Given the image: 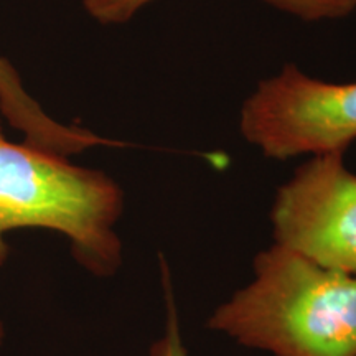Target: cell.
<instances>
[{
    "instance_id": "obj_3",
    "label": "cell",
    "mask_w": 356,
    "mask_h": 356,
    "mask_svg": "<svg viewBox=\"0 0 356 356\" xmlns=\"http://www.w3.org/2000/svg\"><path fill=\"white\" fill-rule=\"evenodd\" d=\"M239 129L267 159L345 154L356 140V81L327 83L286 65L244 101Z\"/></svg>"
},
{
    "instance_id": "obj_4",
    "label": "cell",
    "mask_w": 356,
    "mask_h": 356,
    "mask_svg": "<svg viewBox=\"0 0 356 356\" xmlns=\"http://www.w3.org/2000/svg\"><path fill=\"white\" fill-rule=\"evenodd\" d=\"M340 152L310 155L275 195L274 243L356 275V175Z\"/></svg>"
},
{
    "instance_id": "obj_7",
    "label": "cell",
    "mask_w": 356,
    "mask_h": 356,
    "mask_svg": "<svg viewBox=\"0 0 356 356\" xmlns=\"http://www.w3.org/2000/svg\"><path fill=\"white\" fill-rule=\"evenodd\" d=\"M165 270V266H163ZM163 282H165V297H167V327L165 333L160 340L155 341L150 348V356H188L186 348L181 340L180 323H178V314L175 300H173V292L168 282V273H163Z\"/></svg>"
},
{
    "instance_id": "obj_8",
    "label": "cell",
    "mask_w": 356,
    "mask_h": 356,
    "mask_svg": "<svg viewBox=\"0 0 356 356\" xmlns=\"http://www.w3.org/2000/svg\"><path fill=\"white\" fill-rule=\"evenodd\" d=\"M0 341H2V325H0Z\"/></svg>"
},
{
    "instance_id": "obj_5",
    "label": "cell",
    "mask_w": 356,
    "mask_h": 356,
    "mask_svg": "<svg viewBox=\"0 0 356 356\" xmlns=\"http://www.w3.org/2000/svg\"><path fill=\"white\" fill-rule=\"evenodd\" d=\"M0 109L13 127L25 134L26 144L44 152L68 157L86 150L92 142L88 129L63 126L44 114L22 86L13 66L3 58H0Z\"/></svg>"
},
{
    "instance_id": "obj_1",
    "label": "cell",
    "mask_w": 356,
    "mask_h": 356,
    "mask_svg": "<svg viewBox=\"0 0 356 356\" xmlns=\"http://www.w3.org/2000/svg\"><path fill=\"white\" fill-rule=\"evenodd\" d=\"M252 269L208 320L213 332L274 356H356V275L275 243Z\"/></svg>"
},
{
    "instance_id": "obj_6",
    "label": "cell",
    "mask_w": 356,
    "mask_h": 356,
    "mask_svg": "<svg viewBox=\"0 0 356 356\" xmlns=\"http://www.w3.org/2000/svg\"><path fill=\"white\" fill-rule=\"evenodd\" d=\"M152 0H84L83 6L102 25L126 24ZM266 3L304 22L338 20L356 12V0H264Z\"/></svg>"
},
{
    "instance_id": "obj_2",
    "label": "cell",
    "mask_w": 356,
    "mask_h": 356,
    "mask_svg": "<svg viewBox=\"0 0 356 356\" xmlns=\"http://www.w3.org/2000/svg\"><path fill=\"white\" fill-rule=\"evenodd\" d=\"M122 207V190L106 173L26 142L12 144L0 127V264L7 231L48 228L68 236L76 259L91 273L114 274L122 261L114 231Z\"/></svg>"
}]
</instances>
